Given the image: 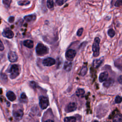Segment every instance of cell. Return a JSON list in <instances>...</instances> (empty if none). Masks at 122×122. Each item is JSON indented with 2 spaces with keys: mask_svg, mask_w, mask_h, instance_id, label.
Segmentation results:
<instances>
[{
  "mask_svg": "<svg viewBox=\"0 0 122 122\" xmlns=\"http://www.w3.org/2000/svg\"><path fill=\"white\" fill-rule=\"evenodd\" d=\"M85 93L84 90L82 89H79L76 92V94L78 97L82 96Z\"/></svg>",
  "mask_w": 122,
  "mask_h": 122,
  "instance_id": "cell-19",
  "label": "cell"
},
{
  "mask_svg": "<svg viewBox=\"0 0 122 122\" xmlns=\"http://www.w3.org/2000/svg\"><path fill=\"white\" fill-rule=\"evenodd\" d=\"M2 34L3 36L8 39H11L14 36V33L9 28L5 29L3 30Z\"/></svg>",
  "mask_w": 122,
  "mask_h": 122,
  "instance_id": "cell-7",
  "label": "cell"
},
{
  "mask_svg": "<svg viewBox=\"0 0 122 122\" xmlns=\"http://www.w3.org/2000/svg\"><path fill=\"white\" fill-rule=\"evenodd\" d=\"M100 39L98 37L95 38L94 42L92 46V50L93 51V55L95 57H97L99 55L100 53Z\"/></svg>",
  "mask_w": 122,
  "mask_h": 122,
  "instance_id": "cell-3",
  "label": "cell"
},
{
  "mask_svg": "<svg viewBox=\"0 0 122 122\" xmlns=\"http://www.w3.org/2000/svg\"><path fill=\"white\" fill-rule=\"evenodd\" d=\"M113 83V81L112 79L110 78L109 80H106L105 81V82L103 83V86L105 87H110L111 85H112Z\"/></svg>",
  "mask_w": 122,
  "mask_h": 122,
  "instance_id": "cell-17",
  "label": "cell"
},
{
  "mask_svg": "<svg viewBox=\"0 0 122 122\" xmlns=\"http://www.w3.org/2000/svg\"><path fill=\"white\" fill-rule=\"evenodd\" d=\"M122 115L120 114H116L113 119V122H122Z\"/></svg>",
  "mask_w": 122,
  "mask_h": 122,
  "instance_id": "cell-21",
  "label": "cell"
},
{
  "mask_svg": "<svg viewBox=\"0 0 122 122\" xmlns=\"http://www.w3.org/2000/svg\"></svg>",
  "mask_w": 122,
  "mask_h": 122,
  "instance_id": "cell-37",
  "label": "cell"
},
{
  "mask_svg": "<svg viewBox=\"0 0 122 122\" xmlns=\"http://www.w3.org/2000/svg\"><path fill=\"white\" fill-rule=\"evenodd\" d=\"M122 0H117L115 3V6L116 7H120L121 6H122Z\"/></svg>",
  "mask_w": 122,
  "mask_h": 122,
  "instance_id": "cell-30",
  "label": "cell"
},
{
  "mask_svg": "<svg viewBox=\"0 0 122 122\" xmlns=\"http://www.w3.org/2000/svg\"><path fill=\"white\" fill-rule=\"evenodd\" d=\"M8 58L10 61L11 62H14L17 61L18 57L15 52L10 51L8 54Z\"/></svg>",
  "mask_w": 122,
  "mask_h": 122,
  "instance_id": "cell-8",
  "label": "cell"
},
{
  "mask_svg": "<svg viewBox=\"0 0 122 122\" xmlns=\"http://www.w3.org/2000/svg\"><path fill=\"white\" fill-rule=\"evenodd\" d=\"M122 99L121 97L118 95L116 97V98L115 99V102L116 103H120L122 102Z\"/></svg>",
  "mask_w": 122,
  "mask_h": 122,
  "instance_id": "cell-28",
  "label": "cell"
},
{
  "mask_svg": "<svg viewBox=\"0 0 122 122\" xmlns=\"http://www.w3.org/2000/svg\"><path fill=\"white\" fill-rule=\"evenodd\" d=\"M23 45L25 47L29 48L31 49L34 46V43L33 41L30 40H27L23 41Z\"/></svg>",
  "mask_w": 122,
  "mask_h": 122,
  "instance_id": "cell-13",
  "label": "cell"
},
{
  "mask_svg": "<svg viewBox=\"0 0 122 122\" xmlns=\"http://www.w3.org/2000/svg\"><path fill=\"white\" fill-rule=\"evenodd\" d=\"M3 4L7 7L9 8L10 6V3L11 2V0H2Z\"/></svg>",
  "mask_w": 122,
  "mask_h": 122,
  "instance_id": "cell-23",
  "label": "cell"
},
{
  "mask_svg": "<svg viewBox=\"0 0 122 122\" xmlns=\"http://www.w3.org/2000/svg\"><path fill=\"white\" fill-rule=\"evenodd\" d=\"M20 98L21 99V100H26L27 99V98L26 97V95L25 94V93L23 92L21 93V95H20Z\"/></svg>",
  "mask_w": 122,
  "mask_h": 122,
  "instance_id": "cell-31",
  "label": "cell"
},
{
  "mask_svg": "<svg viewBox=\"0 0 122 122\" xmlns=\"http://www.w3.org/2000/svg\"><path fill=\"white\" fill-rule=\"evenodd\" d=\"M83 31V29L82 28L79 29L77 32V35L78 36H81L82 34Z\"/></svg>",
  "mask_w": 122,
  "mask_h": 122,
  "instance_id": "cell-29",
  "label": "cell"
},
{
  "mask_svg": "<svg viewBox=\"0 0 122 122\" xmlns=\"http://www.w3.org/2000/svg\"><path fill=\"white\" fill-rule=\"evenodd\" d=\"M76 54V52L75 50L72 49H69L66 52L65 57L69 61L73 60Z\"/></svg>",
  "mask_w": 122,
  "mask_h": 122,
  "instance_id": "cell-5",
  "label": "cell"
},
{
  "mask_svg": "<svg viewBox=\"0 0 122 122\" xmlns=\"http://www.w3.org/2000/svg\"><path fill=\"white\" fill-rule=\"evenodd\" d=\"M77 109V105L75 102H70L66 106L65 111L66 112H71L75 111Z\"/></svg>",
  "mask_w": 122,
  "mask_h": 122,
  "instance_id": "cell-6",
  "label": "cell"
},
{
  "mask_svg": "<svg viewBox=\"0 0 122 122\" xmlns=\"http://www.w3.org/2000/svg\"><path fill=\"white\" fill-rule=\"evenodd\" d=\"M7 98L10 101H14L16 99V96L14 93L11 91H9L6 93Z\"/></svg>",
  "mask_w": 122,
  "mask_h": 122,
  "instance_id": "cell-12",
  "label": "cell"
},
{
  "mask_svg": "<svg viewBox=\"0 0 122 122\" xmlns=\"http://www.w3.org/2000/svg\"><path fill=\"white\" fill-rule=\"evenodd\" d=\"M118 81L119 82V83L120 84L122 83V75H120L119 76V77L118 78Z\"/></svg>",
  "mask_w": 122,
  "mask_h": 122,
  "instance_id": "cell-35",
  "label": "cell"
},
{
  "mask_svg": "<svg viewBox=\"0 0 122 122\" xmlns=\"http://www.w3.org/2000/svg\"><path fill=\"white\" fill-rule=\"evenodd\" d=\"M24 19L27 22H30L34 21L36 19V16L35 14H31L25 16Z\"/></svg>",
  "mask_w": 122,
  "mask_h": 122,
  "instance_id": "cell-14",
  "label": "cell"
},
{
  "mask_svg": "<svg viewBox=\"0 0 122 122\" xmlns=\"http://www.w3.org/2000/svg\"><path fill=\"white\" fill-rule=\"evenodd\" d=\"M36 52L38 56H43L49 52V49L42 43H38L36 47Z\"/></svg>",
  "mask_w": 122,
  "mask_h": 122,
  "instance_id": "cell-1",
  "label": "cell"
},
{
  "mask_svg": "<svg viewBox=\"0 0 122 122\" xmlns=\"http://www.w3.org/2000/svg\"><path fill=\"white\" fill-rule=\"evenodd\" d=\"M67 1V0H56V3H57V4L58 5L61 6L63 4H64Z\"/></svg>",
  "mask_w": 122,
  "mask_h": 122,
  "instance_id": "cell-27",
  "label": "cell"
},
{
  "mask_svg": "<svg viewBox=\"0 0 122 122\" xmlns=\"http://www.w3.org/2000/svg\"><path fill=\"white\" fill-rule=\"evenodd\" d=\"M13 115L16 121H20L22 119L23 116V112L21 109L18 110L13 112Z\"/></svg>",
  "mask_w": 122,
  "mask_h": 122,
  "instance_id": "cell-10",
  "label": "cell"
},
{
  "mask_svg": "<svg viewBox=\"0 0 122 122\" xmlns=\"http://www.w3.org/2000/svg\"><path fill=\"white\" fill-rule=\"evenodd\" d=\"M30 85L32 87H33L34 88L36 87V83L34 82V81H31L30 82Z\"/></svg>",
  "mask_w": 122,
  "mask_h": 122,
  "instance_id": "cell-34",
  "label": "cell"
},
{
  "mask_svg": "<svg viewBox=\"0 0 122 122\" xmlns=\"http://www.w3.org/2000/svg\"><path fill=\"white\" fill-rule=\"evenodd\" d=\"M0 80H2V82H5L7 81V75L5 74H2L0 77Z\"/></svg>",
  "mask_w": 122,
  "mask_h": 122,
  "instance_id": "cell-25",
  "label": "cell"
},
{
  "mask_svg": "<svg viewBox=\"0 0 122 122\" xmlns=\"http://www.w3.org/2000/svg\"><path fill=\"white\" fill-rule=\"evenodd\" d=\"M56 61L55 60L51 57H48L47 58L45 59L43 61L42 64L43 65L46 66H51L55 64Z\"/></svg>",
  "mask_w": 122,
  "mask_h": 122,
  "instance_id": "cell-9",
  "label": "cell"
},
{
  "mask_svg": "<svg viewBox=\"0 0 122 122\" xmlns=\"http://www.w3.org/2000/svg\"><path fill=\"white\" fill-rule=\"evenodd\" d=\"M76 121V119L75 117H65L64 119V121L66 122H74Z\"/></svg>",
  "mask_w": 122,
  "mask_h": 122,
  "instance_id": "cell-20",
  "label": "cell"
},
{
  "mask_svg": "<svg viewBox=\"0 0 122 122\" xmlns=\"http://www.w3.org/2000/svg\"><path fill=\"white\" fill-rule=\"evenodd\" d=\"M108 77V73L107 71H104L100 73L99 77V80L100 82H102L105 81Z\"/></svg>",
  "mask_w": 122,
  "mask_h": 122,
  "instance_id": "cell-11",
  "label": "cell"
},
{
  "mask_svg": "<svg viewBox=\"0 0 122 122\" xmlns=\"http://www.w3.org/2000/svg\"><path fill=\"white\" fill-rule=\"evenodd\" d=\"M4 49V47L3 44L0 39V51H3Z\"/></svg>",
  "mask_w": 122,
  "mask_h": 122,
  "instance_id": "cell-32",
  "label": "cell"
},
{
  "mask_svg": "<svg viewBox=\"0 0 122 122\" xmlns=\"http://www.w3.org/2000/svg\"><path fill=\"white\" fill-rule=\"evenodd\" d=\"M102 59H96L93 61V66L94 68H98L102 63Z\"/></svg>",
  "mask_w": 122,
  "mask_h": 122,
  "instance_id": "cell-16",
  "label": "cell"
},
{
  "mask_svg": "<svg viewBox=\"0 0 122 122\" xmlns=\"http://www.w3.org/2000/svg\"><path fill=\"white\" fill-rule=\"evenodd\" d=\"M46 122H54V121L52 120H46Z\"/></svg>",
  "mask_w": 122,
  "mask_h": 122,
  "instance_id": "cell-36",
  "label": "cell"
},
{
  "mask_svg": "<svg viewBox=\"0 0 122 122\" xmlns=\"http://www.w3.org/2000/svg\"><path fill=\"white\" fill-rule=\"evenodd\" d=\"M87 66L86 65H83L82 66V67L81 68V70L80 71V75L81 76H84L86 73H87Z\"/></svg>",
  "mask_w": 122,
  "mask_h": 122,
  "instance_id": "cell-18",
  "label": "cell"
},
{
  "mask_svg": "<svg viewBox=\"0 0 122 122\" xmlns=\"http://www.w3.org/2000/svg\"><path fill=\"white\" fill-rule=\"evenodd\" d=\"M47 7L49 9H52L54 7L53 0H47Z\"/></svg>",
  "mask_w": 122,
  "mask_h": 122,
  "instance_id": "cell-22",
  "label": "cell"
},
{
  "mask_svg": "<svg viewBox=\"0 0 122 122\" xmlns=\"http://www.w3.org/2000/svg\"><path fill=\"white\" fill-rule=\"evenodd\" d=\"M30 3V2L29 1L27 0H24V1H20L18 2V4L21 6L22 5H27Z\"/></svg>",
  "mask_w": 122,
  "mask_h": 122,
  "instance_id": "cell-26",
  "label": "cell"
},
{
  "mask_svg": "<svg viewBox=\"0 0 122 122\" xmlns=\"http://www.w3.org/2000/svg\"><path fill=\"white\" fill-rule=\"evenodd\" d=\"M20 68L17 64L12 65L10 70V77L11 79H15L20 74Z\"/></svg>",
  "mask_w": 122,
  "mask_h": 122,
  "instance_id": "cell-2",
  "label": "cell"
},
{
  "mask_svg": "<svg viewBox=\"0 0 122 122\" xmlns=\"http://www.w3.org/2000/svg\"><path fill=\"white\" fill-rule=\"evenodd\" d=\"M14 17L13 16H10L9 18V20H8V21L10 23H12L14 21Z\"/></svg>",
  "mask_w": 122,
  "mask_h": 122,
  "instance_id": "cell-33",
  "label": "cell"
},
{
  "mask_svg": "<svg viewBox=\"0 0 122 122\" xmlns=\"http://www.w3.org/2000/svg\"><path fill=\"white\" fill-rule=\"evenodd\" d=\"M49 102L47 97L41 96L39 98V105L41 108L42 110L45 109L49 105Z\"/></svg>",
  "mask_w": 122,
  "mask_h": 122,
  "instance_id": "cell-4",
  "label": "cell"
},
{
  "mask_svg": "<svg viewBox=\"0 0 122 122\" xmlns=\"http://www.w3.org/2000/svg\"><path fill=\"white\" fill-rule=\"evenodd\" d=\"M72 66V64L71 61H66L64 63V69L67 71H69L71 70Z\"/></svg>",
  "mask_w": 122,
  "mask_h": 122,
  "instance_id": "cell-15",
  "label": "cell"
},
{
  "mask_svg": "<svg viewBox=\"0 0 122 122\" xmlns=\"http://www.w3.org/2000/svg\"><path fill=\"white\" fill-rule=\"evenodd\" d=\"M115 31L112 29H109L108 30V34L111 38H112L115 35Z\"/></svg>",
  "mask_w": 122,
  "mask_h": 122,
  "instance_id": "cell-24",
  "label": "cell"
}]
</instances>
